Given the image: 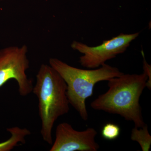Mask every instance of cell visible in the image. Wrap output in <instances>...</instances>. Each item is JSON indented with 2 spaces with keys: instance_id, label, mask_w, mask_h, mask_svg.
<instances>
[{
  "instance_id": "obj_9",
  "label": "cell",
  "mask_w": 151,
  "mask_h": 151,
  "mask_svg": "<svg viewBox=\"0 0 151 151\" xmlns=\"http://www.w3.org/2000/svg\"><path fill=\"white\" fill-rule=\"evenodd\" d=\"M121 129L118 125L113 123H108L103 127L101 135L104 139L108 140L116 139L120 135Z\"/></svg>"
},
{
  "instance_id": "obj_8",
  "label": "cell",
  "mask_w": 151,
  "mask_h": 151,
  "mask_svg": "<svg viewBox=\"0 0 151 151\" xmlns=\"http://www.w3.org/2000/svg\"><path fill=\"white\" fill-rule=\"evenodd\" d=\"M131 138L132 141L137 142L139 144L142 150H150L151 145V136L147 124L141 128L134 127L132 130Z\"/></svg>"
},
{
  "instance_id": "obj_11",
  "label": "cell",
  "mask_w": 151,
  "mask_h": 151,
  "mask_svg": "<svg viewBox=\"0 0 151 151\" xmlns=\"http://www.w3.org/2000/svg\"><path fill=\"white\" fill-rule=\"evenodd\" d=\"M5 1V0H0V1Z\"/></svg>"
},
{
  "instance_id": "obj_10",
  "label": "cell",
  "mask_w": 151,
  "mask_h": 151,
  "mask_svg": "<svg viewBox=\"0 0 151 151\" xmlns=\"http://www.w3.org/2000/svg\"><path fill=\"white\" fill-rule=\"evenodd\" d=\"M142 54L143 57V70L144 72L147 76H148L147 81V86L149 89H151V65H149L147 62L146 61L145 58V55H144V52L143 51H142Z\"/></svg>"
},
{
  "instance_id": "obj_1",
  "label": "cell",
  "mask_w": 151,
  "mask_h": 151,
  "mask_svg": "<svg viewBox=\"0 0 151 151\" xmlns=\"http://www.w3.org/2000/svg\"><path fill=\"white\" fill-rule=\"evenodd\" d=\"M148 76L141 74L124 73L108 80V91L91 103L97 111L117 114L131 121L137 128L145 125L139 104L140 97L147 86Z\"/></svg>"
},
{
  "instance_id": "obj_6",
  "label": "cell",
  "mask_w": 151,
  "mask_h": 151,
  "mask_svg": "<svg viewBox=\"0 0 151 151\" xmlns=\"http://www.w3.org/2000/svg\"><path fill=\"white\" fill-rule=\"evenodd\" d=\"M97 134L94 128L77 131L68 123H60L57 127L55 141L50 151H97L100 148L95 141Z\"/></svg>"
},
{
  "instance_id": "obj_7",
  "label": "cell",
  "mask_w": 151,
  "mask_h": 151,
  "mask_svg": "<svg viewBox=\"0 0 151 151\" xmlns=\"http://www.w3.org/2000/svg\"><path fill=\"white\" fill-rule=\"evenodd\" d=\"M7 131L11 134V137L5 142L0 143V151H11L19 143L24 144L26 137L31 134V132L27 129L17 127L8 128Z\"/></svg>"
},
{
  "instance_id": "obj_4",
  "label": "cell",
  "mask_w": 151,
  "mask_h": 151,
  "mask_svg": "<svg viewBox=\"0 0 151 151\" xmlns=\"http://www.w3.org/2000/svg\"><path fill=\"white\" fill-rule=\"evenodd\" d=\"M28 47H7L0 50V87L11 79H14L19 86L21 96L24 97L32 92V81L28 77L27 70L29 67Z\"/></svg>"
},
{
  "instance_id": "obj_2",
  "label": "cell",
  "mask_w": 151,
  "mask_h": 151,
  "mask_svg": "<svg viewBox=\"0 0 151 151\" xmlns=\"http://www.w3.org/2000/svg\"><path fill=\"white\" fill-rule=\"evenodd\" d=\"M67 85L59 73L47 64L41 65L32 92L38 100L39 114L41 121L40 133L45 142L52 145V130L60 116L68 113Z\"/></svg>"
},
{
  "instance_id": "obj_5",
  "label": "cell",
  "mask_w": 151,
  "mask_h": 151,
  "mask_svg": "<svg viewBox=\"0 0 151 151\" xmlns=\"http://www.w3.org/2000/svg\"><path fill=\"white\" fill-rule=\"evenodd\" d=\"M139 35V32L120 34L111 39L103 41L100 45L94 47L74 41L70 46L73 50L83 54L79 58V62L81 66L89 69H95L105 64L107 60L125 52Z\"/></svg>"
},
{
  "instance_id": "obj_3",
  "label": "cell",
  "mask_w": 151,
  "mask_h": 151,
  "mask_svg": "<svg viewBox=\"0 0 151 151\" xmlns=\"http://www.w3.org/2000/svg\"><path fill=\"white\" fill-rule=\"evenodd\" d=\"M49 62L66 83L69 104L85 121L88 119L86 100L93 95L95 84L124 73L117 68L106 63L95 69H84L73 67L57 58H51Z\"/></svg>"
}]
</instances>
